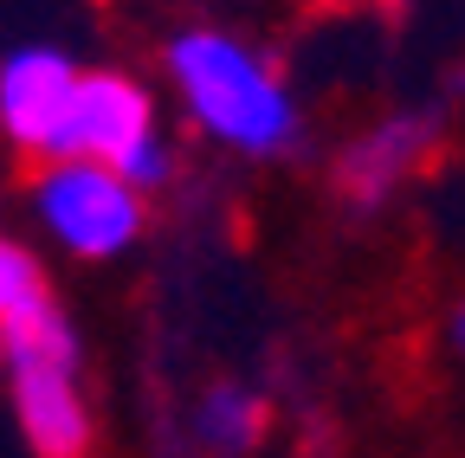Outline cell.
Segmentation results:
<instances>
[{"mask_svg": "<svg viewBox=\"0 0 465 458\" xmlns=\"http://www.w3.org/2000/svg\"><path fill=\"white\" fill-rule=\"evenodd\" d=\"M168 84L207 130L213 142L240 149V155H284L298 142V97L291 84L259 59L246 39H232L220 26H188L168 39Z\"/></svg>", "mask_w": 465, "mask_h": 458, "instance_id": "obj_1", "label": "cell"}, {"mask_svg": "<svg viewBox=\"0 0 465 458\" xmlns=\"http://www.w3.org/2000/svg\"><path fill=\"white\" fill-rule=\"evenodd\" d=\"M155 130V103L130 72H78L65 123H58L45 161H116L136 136Z\"/></svg>", "mask_w": 465, "mask_h": 458, "instance_id": "obj_4", "label": "cell"}, {"mask_svg": "<svg viewBox=\"0 0 465 458\" xmlns=\"http://www.w3.org/2000/svg\"><path fill=\"white\" fill-rule=\"evenodd\" d=\"M33 213L72 258H116L143 239L149 200L124 188L104 161H45L33 181Z\"/></svg>", "mask_w": 465, "mask_h": 458, "instance_id": "obj_3", "label": "cell"}, {"mask_svg": "<svg viewBox=\"0 0 465 458\" xmlns=\"http://www.w3.org/2000/svg\"><path fill=\"white\" fill-rule=\"evenodd\" d=\"M110 168H116V181H124V188L155 194V188L174 175V149H168V136H162V130H149V136H136L124 155H116Z\"/></svg>", "mask_w": 465, "mask_h": 458, "instance_id": "obj_9", "label": "cell"}, {"mask_svg": "<svg viewBox=\"0 0 465 458\" xmlns=\"http://www.w3.org/2000/svg\"><path fill=\"white\" fill-rule=\"evenodd\" d=\"M446 342H452V349H459V356H465V304H459V310H452V317H446Z\"/></svg>", "mask_w": 465, "mask_h": 458, "instance_id": "obj_10", "label": "cell"}, {"mask_svg": "<svg viewBox=\"0 0 465 458\" xmlns=\"http://www.w3.org/2000/svg\"><path fill=\"white\" fill-rule=\"evenodd\" d=\"M52 310H58V304H52L45 265H39L26 246L0 239V336H14V329H26V323H39V317H52Z\"/></svg>", "mask_w": 465, "mask_h": 458, "instance_id": "obj_8", "label": "cell"}, {"mask_svg": "<svg viewBox=\"0 0 465 458\" xmlns=\"http://www.w3.org/2000/svg\"><path fill=\"white\" fill-rule=\"evenodd\" d=\"M427 149H433V117L401 110V117H381L375 130H362L356 142L342 149L336 181H342L349 200H362V207H369V200H388V194L427 161Z\"/></svg>", "mask_w": 465, "mask_h": 458, "instance_id": "obj_6", "label": "cell"}, {"mask_svg": "<svg viewBox=\"0 0 465 458\" xmlns=\"http://www.w3.org/2000/svg\"><path fill=\"white\" fill-rule=\"evenodd\" d=\"M72 84H78V65L58 45L7 52L0 59V130H7V142L26 149V155H45L58 123H65Z\"/></svg>", "mask_w": 465, "mask_h": 458, "instance_id": "obj_5", "label": "cell"}, {"mask_svg": "<svg viewBox=\"0 0 465 458\" xmlns=\"http://www.w3.org/2000/svg\"><path fill=\"white\" fill-rule=\"evenodd\" d=\"M0 362L14 368V414L33 458H91V407L78 381V336L65 317H39L0 336Z\"/></svg>", "mask_w": 465, "mask_h": 458, "instance_id": "obj_2", "label": "cell"}, {"mask_svg": "<svg viewBox=\"0 0 465 458\" xmlns=\"http://www.w3.org/2000/svg\"><path fill=\"white\" fill-rule=\"evenodd\" d=\"M194 433L207 452H252L265 439V400L252 387H213L194 407Z\"/></svg>", "mask_w": 465, "mask_h": 458, "instance_id": "obj_7", "label": "cell"}]
</instances>
